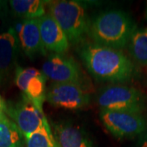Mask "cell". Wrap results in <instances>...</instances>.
I'll list each match as a JSON object with an SVG mask.
<instances>
[{"mask_svg":"<svg viewBox=\"0 0 147 147\" xmlns=\"http://www.w3.org/2000/svg\"><path fill=\"white\" fill-rule=\"evenodd\" d=\"M79 54L88 72L97 80L121 83L136 74L134 64L119 49L88 43L81 47Z\"/></svg>","mask_w":147,"mask_h":147,"instance_id":"1","label":"cell"},{"mask_svg":"<svg viewBox=\"0 0 147 147\" xmlns=\"http://www.w3.org/2000/svg\"><path fill=\"white\" fill-rule=\"evenodd\" d=\"M136 26L131 16L120 10H108L95 17L88 34L94 43L120 50L126 47Z\"/></svg>","mask_w":147,"mask_h":147,"instance_id":"2","label":"cell"},{"mask_svg":"<svg viewBox=\"0 0 147 147\" xmlns=\"http://www.w3.org/2000/svg\"><path fill=\"white\" fill-rule=\"evenodd\" d=\"M48 13L65 32L69 42L78 44L88 34L90 24L84 6L77 1H49Z\"/></svg>","mask_w":147,"mask_h":147,"instance_id":"3","label":"cell"},{"mask_svg":"<svg viewBox=\"0 0 147 147\" xmlns=\"http://www.w3.org/2000/svg\"><path fill=\"white\" fill-rule=\"evenodd\" d=\"M97 103L101 110H119L142 114L146 99L139 90L125 85H111L100 92Z\"/></svg>","mask_w":147,"mask_h":147,"instance_id":"4","label":"cell"},{"mask_svg":"<svg viewBox=\"0 0 147 147\" xmlns=\"http://www.w3.org/2000/svg\"><path fill=\"white\" fill-rule=\"evenodd\" d=\"M100 117L105 127L118 138H132L141 136L147 130V121L142 114L100 110Z\"/></svg>","mask_w":147,"mask_h":147,"instance_id":"5","label":"cell"},{"mask_svg":"<svg viewBox=\"0 0 147 147\" xmlns=\"http://www.w3.org/2000/svg\"><path fill=\"white\" fill-rule=\"evenodd\" d=\"M5 112L25 138L42 127H50L43 111L24 95L17 102L6 106Z\"/></svg>","mask_w":147,"mask_h":147,"instance_id":"6","label":"cell"},{"mask_svg":"<svg viewBox=\"0 0 147 147\" xmlns=\"http://www.w3.org/2000/svg\"><path fill=\"white\" fill-rule=\"evenodd\" d=\"M46 100L57 108L78 110L89 103V95L81 84L53 83L46 92Z\"/></svg>","mask_w":147,"mask_h":147,"instance_id":"7","label":"cell"},{"mask_svg":"<svg viewBox=\"0 0 147 147\" xmlns=\"http://www.w3.org/2000/svg\"><path fill=\"white\" fill-rule=\"evenodd\" d=\"M46 81L47 77L42 70L34 67L16 66L15 84L17 88L41 110L42 104L46 100Z\"/></svg>","mask_w":147,"mask_h":147,"instance_id":"8","label":"cell"},{"mask_svg":"<svg viewBox=\"0 0 147 147\" xmlns=\"http://www.w3.org/2000/svg\"><path fill=\"white\" fill-rule=\"evenodd\" d=\"M42 72L55 84H78L81 81V70L73 57L63 54H51L42 64Z\"/></svg>","mask_w":147,"mask_h":147,"instance_id":"9","label":"cell"},{"mask_svg":"<svg viewBox=\"0 0 147 147\" xmlns=\"http://www.w3.org/2000/svg\"><path fill=\"white\" fill-rule=\"evenodd\" d=\"M43 47L46 51L64 54L68 51L69 42L57 21L48 12L38 18Z\"/></svg>","mask_w":147,"mask_h":147,"instance_id":"10","label":"cell"},{"mask_svg":"<svg viewBox=\"0 0 147 147\" xmlns=\"http://www.w3.org/2000/svg\"><path fill=\"white\" fill-rule=\"evenodd\" d=\"M12 28L18 37L21 49L28 57L33 59L38 55H46L47 51L41 40L38 19L21 20Z\"/></svg>","mask_w":147,"mask_h":147,"instance_id":"11","label":"cell"},{"mask_svg":"<svg viewBox=\"0 0 147 147\" xmlns=\"http://www.w3.org/2000/svg\"><path fill=\"white\" fill-rule=\"evenodd\" d=\"M53 137L59 147H94L86 132L79 126L61 123L53 126Z\"/></svg>","mask_w":147,"mask_h":147,"instance_id":"12","label":"cell"},{"mask_svg":"<svg viewBox=\"0 0 147 147\" xmlns=\"http://www.w3.org/2000/svg\"><path fill=\"white\" fill-rule=\"evenodd\" d=\"M19 45L18 37L13 28L0 34V76H7L14 69Z\"/></svg>","mask_w":147,"mask_h":147,"instance_id":"13","label":"cell"},{"mask_svg":"<svg viewBox=\"0 0 147 147\" xmlns=\"http://www.w3.org/2000/svg\"><path fill=\"white\" fill-rule=\"evenodd\" d=\"M47 2L41 0H11L9 6L13 15L21 20L38 19L45 14Z\"/></svg>","mask_w":147,"mask_h":147,"instance_id":"14","label":"cell"},{"mask_svg":"<svg viewBox=\"0 0 147 147\" xmlns=\"http://www.w3.org/2000/svg\"><path fill=\"white\" fill-rule=\"evenodd\" d=\"M127 47L131 58L142 66H147V27L135 29Z\"/></svg>","mask_w":147,"mask_h":147,"instance_id":"15","label":"cell"},{"mask_svg":"<svg viewBox=\"0 0 147 147\" xmlns=\"http://www.w3.org/2000/svg\"><path fill=\"white\" fill-rule=\"evenodd\" d=\"M21 131L5 113L0 116V147H22Z\"/></svg>","mask_w":147,"mask_h":147,"instance_id":"16","label":"cell"},{"mask_svg":"<svg viewBox=\"0 0 147 147\" xmlns=\"http://www.w3.org/2000/svg\"><path fill=\"white\" fill-rule=\"evenodd\" d=\"M25 139L26 147H51L55 142L51 127H42Z\"/></svg>","mask_w":147,"mask_h":147,"instance_id":"17","label":"cell"},{"mask_svg":"<svg viewBox=\"0 0 147 147\" xmlns=\"http://www.w3.org/2000/svg\"><path fill=\"white\" fill-rule=\"evenodd\" d=\"M137 147H147V130L140 136Z\"/></svg>","mask_w":147,"mask_h":147,"instance_id":"18","label":"cell"},{"mask_svg":"<svg viewBox=\"0 0 147 147\" xmlns=\"http://www.w3.org/2000/svg\"><path fill=\"white\" fill-rule=\"evenodd\" d=\"M7 11V2L0 1V19L5 15Z\"/></svg>","mask_w":147,"mask_h":147,"instance_id":"19","label":"cell"},{"mask_svg":"<svg viewBox=\"0 0 147 147\" xmlns=\"http://www.w3.org/2000/svg\"><path fill=\"white\" fill-rule=\"evenodd\" d=\"M5 108H6V105L4 103V101L3 100L1 96H0V116L2 115H3L5 113Z\"/></svg>","mask_w":147,"mask_h":147,"instance_id":"20","label":"cell"},{"mask_svg":"<svg viewBox=\"0 0 147 147\" xmlns=\"http://www.w3.org/2000/svg\"><path fill=\"white\" fill-rule=\"evenodd\" d=\"M51 147H59V146H58L57 143V142H56V141H55V142H54V144H53V146H51Z\"/></svg>","mask_w":147,"mask_h":147,"instance_id":"21","label":"cell"},{"mask_svg":"<svg viewBox=\"0 0 147 147\" xmlns=\"http://www.w3.org/2000/svg\"><path fill=\"white\" fill-rule=\"evenodd\" d=\"M146 18H147V7H146Z\"/></svg>","mask_w":147,"mask_h":147,"instance_id":"22","label":"cell"}]
</instances>
